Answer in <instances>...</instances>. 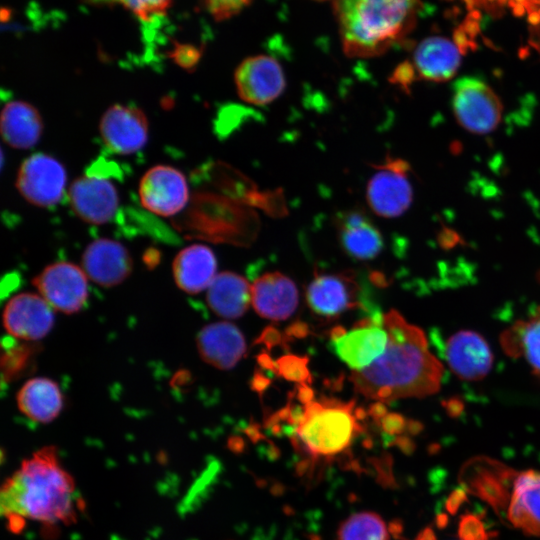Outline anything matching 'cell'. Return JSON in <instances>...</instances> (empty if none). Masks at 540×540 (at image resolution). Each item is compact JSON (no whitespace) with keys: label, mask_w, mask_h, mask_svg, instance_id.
<instances>
[{"label":"cell","mask_w":540,"mask_h":540,"mask_svg":"<svg viewBox=\"0 0 540 540\" xmlns=\"http://www.w3.org/2000/svg\"><path fill=\"white\" fill-rule=\"evenodd\" d=\"M384 326L387 346L371 365L352 371L350 380L355 391L379 402L436 393L443 366L429 350L424 332L396 310L384 314Z\"/></svg>","instance_id":"6da1fadb"},{"label":"cell","mask_w":540,"mask_h":540,"mask_svg":"<svg viewBox=\"0 0 540 540\" xmlns=\"http://www.w3.org/2000/svg\"><path fill=\"white\" fill-rule=\"evenodd\" d=\"M76 502L75 482L55 446H44L24 459L0 492L1 514L15 528L24 520L70 524L77 516Z\"/></svg>","instance_id":"7a4b0ae2"},{"label":"cell","mask_w":540,"mask_h":540,"mask_svg":"<svg viewBox=\"0 0 540 540\" xmlns=\"http://www.w3.org/2000/svg\"><path fill=\"white\" fill-rule=\"evenodd\" d=\"M419 0H333L344 53L378 56L414 27Z\"/></svg>","instance_id":"3957f363"},{"label":"cell","mask_w":540,"mask_h":540,"mask_svg":"<svg viewBox=\"0 0 540 540\" xmlns=\"http://www.w3.org/2000/svg\"><path fill=\"white\" fill-rule=\"evenodd\" d=\"M354 403L321 399L304 404L294 425L293 442L313 460H329L343 454L361 431Z\"/></svg>","instance_id":"277c9868"},{"label":"cell","mask_w":540,"mask_h":540,"mask_svg":"<svg viewBox=\"0 0 540 540\" xmlns=\"http://www.w3.org/2000/svg\"><path fill=\"white\" fill-rule=\"evenodd\" d=\"M452 108L458 123L475 134L494 131L503 112V105L493 89L481 79L470 76L454 83Z\"/></svg>","instance_id":"5b68a950"},{"label":"cell","mask_w":540,"mask_h":540,"mask_svg":"<svg viewBox=\"0 0 540 540\" xmlns=\"http://www.w3.org/2000/svg\"><path fill=\"white\" fill-rule=\"evenodd\" d=\"M409 172V164L400 158L387 157L374 165L366 188L367 203L374 213L396 218L408 210L413 200Z\"/></svg>","instance_id":"8992f818"},{"label":"cell","mask_w":540,"mask_h":540,"mask_svg":"<svg viewBox=\"0 0 540 540\" xmlns=\"http://www.w3.org/2000/svg\"><path fill=\"white\" fill-rule=\"evenodd\" d=\"M38 294L56 311L75 314L86 304L88 277L82 267L67 261L46 266L32 280Z\"/></svg>","instance_id":"52a82bcc"},{"label":"cell","mask_w":540,"mask_h":540,"mask_svg":"<svg viewBox=\"0 0 540 540\" xmlns=\"http://www.w3.org/2000/svg\"><path fill=\"white\" fill-rule=\"evenodd\" d=\"M66 181L65 168L57 159L36 153L26 158L19 167L16 187L29 203L50 207L63 197Z\"/></svg>","instance_id":"ba28073f"},{"label":"cell","mask_w":540,"mask_h":540,"mask_svg":"<svg viewBox=\"0 0 540 540\" xmlns=\"http://www.w3.org/2000/svg\"><path fill=\"white\" fill-rule=\"evenodd\" d=\"M388 333L384 326V315L360 321L349 332L337 328L332 333V347L336 355L352 371L371 365L384 352Z\"/></svg>","instance_id":"9c48e42d"},{"label":"cell","mask_w":540,"mask_h":540,"mask_svg":"<svg viewBox=\"0 0 540 540\" xmlns=\"http://www.w3.org/2000/svg\"><path fill=\"white\" fill-rule=\"evenodd\" d=\"M239 97L253 105H266L284 91L286 79L280 63L268 55L250 56L234 73Z\"/></svg>","instance_id":"30bf717a"},{"label":"cell","mask_w":540,"mask_h":540,"mask_svg":"<svg viewBox=\"0 0 540 540\" xmlns=\"http://www.w3.org/2000/svg\"><path fill=\"white\" fill-rule=\"evenodd\" d=\"M138 191L142 206L164 217L180 212L189 199L185 176L168 165H156L147 170L140 180Z\"/></svg>","instance_id":"8fae6325"},{"label":"cell","mask_w":540,"mask_h":540,"mask_svg":"<svg viewBox=\"0 0 540 540\" xmlns=\"http://www.w3.org/2000/svg\"><path fill=\"white\" fill-rule=\"evenodd\" d=\"M2 321L6 332L12 337L38 341L52 330L54 309L38 293L23 292L7 301Z\"/></svg>","instance_id":"7c38bea8"},{"label":"cell","mask_w":540,"mask_h":540,"mask_svg":"<svg viewBox=\"0 0 540 540\" xmlns=\"http://www.w3.org/2000/svg\"><path fill=\"white\" fill-rule=\"evenodd\" d=\"M99 130L110 151L128 155L139 151L147 143L149 123L138 107L114 104L104 112Z\"/></svg>","instance_id":"4fadbf2b"},{"label":"cell","mask_w":540,"mask_h":540,"mask_svg":"<svg viewBox=\"0 0 540 540\" xmlns=\"http://www.w3.org/2000/svg\"><path fill=\"white\" fill-rule=\"evenodd\" d=\"M81 264L88 279L106 288L121 284L133 270L127 248L108 238L91 242L82 254Z\"/></svg>","instance_id":"5bb4252c"},{"label":"cell","mask_w":540,"mask_h":540,"mask_svg":"<svg viewBox=\"0 0 540 540\" xmlns=\"http://www.w3.org/2000/svg\"><path fill=\"white\" fill-rule=\"evenodd\" d=\"M69 199L74 213L91 224H105L115 215L119 197L115 186L96 175L77 178L69 189Z\"/></svg>","instance_id":"9a60e30c"},{"label":"cell","mask_w":540,"mask_h":540,"mask_svg":"<svg viewBox=\"0 0 540 540\" xmlns=\"http://www.w3.org/2000/svg\"><path fill=\"white\" fill-rule=\"evenodd\" d=\"M446 360L450 370L461 380L479 381L490 372L494 356L479 333L462 330L447 340Z\"/></svg>","instance_id":"2e32d148"},{"label":"cell","mask_w":540,"mask_h":540,"mask_svg":"<svg viewBox=\"0 0 540 540\" xmlns=\"http://www.w3.org/2000/svg\"><path fill=\"white\" fill-rule=\"evenodd\" d=\"M251 303L258 315L279 321L290 317L298 305L295 283L280 272H269L251 285Z\"/></svg>","instance_id":"e0dca14e"},{"label":"cell","mask_w":540,"mask_h":540,"mask_svg":"<svg viewBox=\"0 0 540 540\" xmlns=\"http://www.w3.org/2000/svg\"><path fill=\"white\" fill-rule=\"evenodd\" d=\"M196 346L202 360L220 370L233 368L246 351L243 334L229 322L204 326L196 337Z\"/></svg>","instance_id":"ac0fdd59"},{"label":"cell","mask_w":540,"mask_h":540,"mask_svg":"<svg viewBox=\"0 0 540 540\" xmlns=\"http://www.w3.org/2000/svg\"><path fill=\"white\" fill-rule=\"evenodd\" d=\"M311 310L324 317H335L359 305L356 282L344 274L317 275L306 291Z\"/></svg>","instance_id":"d6986e66"},{"label":"cell","mask_w":540,"mask_h":540,"mask_svg":"<svg viewBox=\"0 0 540 540\" xmlns=\"http://www.w3.org/2000/svg\"><path fill=\"white\" fill-rule=\"evenodd\" d=\"M339 242L350 257L356 260H371L383 249V237L360 210L341 212L336 217Z\"/></svg>","instance_id":"ffe728a7"},{"label":"cell","mask_w":540,"mask_h":540,"mask_svg":"<svg viewBox=\"0 0 540 540\" xmlns=\"http://www.w3.org/2000/svg\"><path fill=\"white\" fill-rule=\"evenodd\" d=\"M461 49L447 38L432 36L421 41L413 55L415 76L433 82L451 79L461 61Z\"/></svg>","instance_id":"44dd1931"},{"label":"cell","mask_w":540,"mask_h":540,"mask_svg":"<svg viewBox=\"0 0 540 540\" xmlns=\"http://www.w3.org/2000/svg\"><path fill=\"white\" fill-rule=\"evenodd\" d=\"M217 261L213 251L203 244H192L175 256L172 273L177 287L188 294L208 289L217 274Z\"/></svg>","instance_id":"7402d4cb"},{"label":"cell","mask_w":540,"mask_h":540,"mask_svg":"<svg viewBox=\"0 0 540 540\" xmlns=\"http://www.w3.org/2000/svg\"><path fill=\"white\" fill-rule=\"evenodd\" d=\"M16 403L26 418L47 424L54 421L62 412L64 398L54 380L47 377H33L18 390Z\"/></svg>","instance_id":"603a6c76"},{"label":"cell","mask_w":540,"mask_h":540,"mask_svg":"<svg viewBox=\"0 0 540 540\" xmlns=\"http://www.w3.org/2000/svg\"><path fill=\"white\" fill-rule=\"evenodd\" d=\"M508 519L528 535H540V472H521L514 481Z\"/></svg>","instance_id":"cb8c5ba5"},{"label":"cell","mask_w":540,"mask_h":540,"mask_svg":"<svg viewBox=\"0 0 540 540\" xmlns=\"http://www.w3.org/2000/svg\"><path fill=\"white\" fill-rule=\"evenodd\" d=\"M1 136L15 149H29L36 145L43 131L39 111L25 101H10L1 112Z\"/></svg>","instance_id":"d4e9b609"},{"label":"cell","mask_w":540,"mask_h":540,"mask_svg":"<svg viewBox=\"0 0 540 540\" xmlns=\"http://www.w3.org/2000/svg\"><path fill=\"white\" fill-rule=\"evenodd\" d=\"M209 308L218 316L236 319L244 315L251 302V285L241 275L221 272L207 289Z\"/></svg>","instance_id":"484cf974"},{"label":"cell","mask_w":540,"mask_h":540,"mask_svg":"<svg viewBox=\"0 0 540 540\" xmlns=\"http://www.w3.org/2000/svg\"><path fill=\"white\" fill-rule=\"evenodd\" d=\"M507 354L522 357L540 378V307L525 320L517 321L501 337Z\"/></svg>","instance_id":"4316f807"},{"label":"cell","mask_w":540,"mask_h":540,"mask_svg":"<svg viewBox=\"0 0 540 540\" xmlns=\"http://www.w3.org/2000/svg\"><path fill=\"white\" fill-rule=\"evenodd\" d=\"M511 474V470L498 466L497 462L474 461L471 467L464 470V485L492 506L501 508L507 501L503 481Z\"/></svg>","instance_id":"83f0119b"},{"label":"cell","mask_w":540,"mask_h":540,"mask_svg":"<svg viewBox=\"0 0 540 540\" xmlns=\"http://www.w3.org/2000/svg\"><path fill=\"white\" fill-rule=\"evenodd\" d=\"M384 520L376 513L364 511L351 515L340 525L337 540H388Z\"/></svg>","instance_id":"f1b7e54d"},{"label":"cell","mask_w":540,"mask_h":540,"mask_svg":"<svg viewBox=\"0 0 540 540\" xmlns=\"http://www.w3.org/2000/svg\"><path fill=\"white\" fill-rule=\"evenodd\" d=\"M469 8L498 13L505 9L517 16L526 15L531 23H540V0H464Z\"/></svg>","instance_id":"f546056e"},{"label":"cell","mask_w":540,"mask_h":540,"mask_svg":"<svg viewBox=\"0 0 540 540\" xmlns=\"http://www.w3.org/2000/svg\"><path fill=\"white\" fill-rule=\"evenodd\" d=\"M94 2L120 3L142 20H150L156 15L163 14L171 0H93Z\"/></svg>","instance_id":"4dcf8cb0"},{"label":"cell","mask_w":540,"mask_h":540,"mask_svg":"<svg viewBox=\"0 0 540 540\" xmlns=\"http://www.w3.org/2000/svg\"><path fill=\"white\" fill-rule=\"evenodd\" d=\"M276 369L287 380L305 383L310 379L307 359L295 355H286L277 360Z\"/></svg>","instance_id":"1f68e13d"},{"label":"cell","mask_w":540,"mask_h":540,"mask_svg":"<svg viewBox=\"0 0 540 540\" xmlns=\"http://www.w3.org/2000/svg\"><path fill=\"white\" fill-rule=\"evenodd\" d=\"M251 0H206L209 12L216 20L228 19L239 13Z\"/></svg>","instance_id":"d6a6232c"},{"label":"cell","mask_w":540,"mask_h":540,"mask_svg":"<svg viewBox=\"0 0 540 540\" xmlns=\"http://www.w3.org/2000/svg\"><path fill=\"white\" fill-rule=\"evenodd\" d=\"M459 536L462 540H488L483 524L473 515H466L461 519Z\"/></svg>","instance_id":"836d02e7"},{"label":"cell","mask_w":540,"mask_h":540,"mask_svg":"<svg viewBox=\"0 0 540 540\" xmlns=\"http://www.w3.org/2000/svg\"><path fill=\"white\" fill-rule=\"evenodd\" d=\"M382 426L386 431L389 432H399L402 428V420L400 416L395 414H390L382 419Z\"/></svg>","instance_id":"e575fe53"},{"label":"cell","mask_w":540,"mask_h":540,"mask_svg":"<svg viewBox=\"0 0 540 540\" xmlns=\"http://www.w3.org/2000/svg\"><path fill=\"white\" fill-rule=\"evenodd\" d=\"M464 498H465V495H464V491L462 490H457L454 493H452L447 502L448 511H450L451 513H454L458 509L460 504L463 502Z\"/></svg>","instance_id":"d590c367"},{"label":"cell","mask_w":540,"mask_h":540,"mask_svg":"<svg viewBox=\"0 0 540 540\" xmlns=\"http://www.w3.org/2000/svg\"><path fill=\"white\" fill-rule=\"evenodd\" d=\"M419 540H436L433 532L430 529L424 531Z\"/></svg>","instance_id":"8d00e7d4"}]
</instances>
